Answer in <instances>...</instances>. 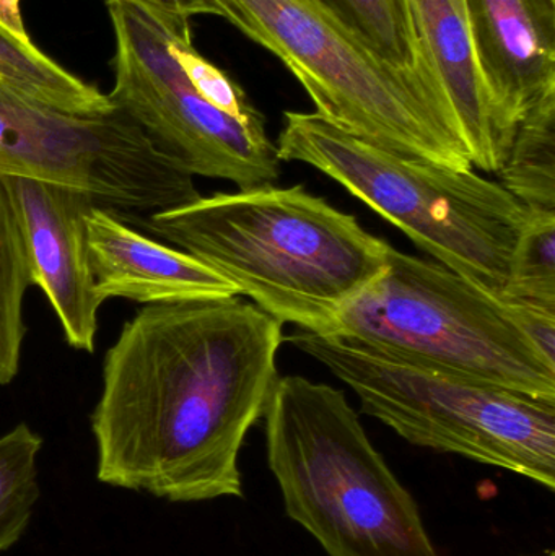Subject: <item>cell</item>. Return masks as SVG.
<instances>
[{"instance_id": "obj_9", "label": "cell", "mask_w": 555, "mask_h": 556, "mask_svg": "<svg viewBox=\"0 0 555 556\" xmlns=\"http://www.w3.org/2000/svg\"><path fill=\"white\" fill-rule=\"evenodd\" d=\"M0 176L84 192L113 212H156L198 199L194 176L160 152L119 108L74 116L0 84Z\"/></svg>"}, {"instance_id": "obj_20", "label": "cell", "mask_w": 555, "mask_h": 556, "mask_svg": "<svg viewBox=\"0 0 555 556\" xmlns=\"http://www.w3.org/2000/svg\"><path fill=\"white\" fill-rule=\"evenodd\" d=\"M166 35L169 52L189 84L205 101L237 119L248 123L266 121L263 113L251 103L243 88L194 48L191 31L172 33L166 29Z\"/></svg>"}, {"instance_id": "obj_10", "label": "cell", "mask_w": 555, "mask_h": 556, "mask_svg": "<svg viewBox=\"0 0 555 556\" xmlns=\"http://www.w3.org/2000/svg\"><path fill=\"white\" fill-rule=\"evenodd\" d=\"M3 179L25 241L33 285L48 298L65 342L94 352L98 311L104 300L88 257L85 215L93 202L67 186L23 176Z\"/></svg>"}, {"instance_id": "obj_3", "label": "cell", "mask_w": 555, "mask_h": 556, "mask_svg": "<svg viewBox=\"0 0 555 556\" xmlns=\"http://www.w3.org/2000/svg\"><path fill=\"white\" fill-rule=\"evenodd\" d=\"M263 418L287 515L328 556H440L344 392L279 376Z\"/></svg>"}, {"instance_id": "obj_21", "label": "cell", "mask_w": 555, "mask_h": 556, "mask_svg": "<svg viewBox=\"0 0 555 556\" xmlns=\"http://www.w3.org/2000/svg\"><path fill=\"white\" fill-rule=\"evenodd\" d=\"M134 7L172 33L191 31V20L201 15H217L211 0H106Z\"/></svg>"}, {"instance_id": "obj_6", "label": "cell", "mask_w": 555, "mask_h": 556, "mask_svg": "<svg viewBox=\"0 0 555 556\" xmlns=\"http://www.w3.org/2000/svg\"><path fill=\"white\" fill-rule=\"evenodd\" d=\"M348 384L362 412L414 446L458 454L555 489V402L417 365L339 336L289 337Z\"/></svg>"}, {"instance_id": "obj_8", "label": "cell", "mask_w": 555, "mask_h": 556, "mask_svg": "<svg viewBox=\"0 0 555 556\" xmlns=\"http://www.w3.org/2000/svg\"><path fill=\"white\" fill-rule=\"evenodd\" d=\"M113 25V91L108 97L153 146L191 176L237 188L274 185L280 176L266 121L248 123L205 101L168 48L166 29L134 7L108 2Z\"/></svg>"}, {"instance_id": "obj_17", "label": "cell", "mask_w": 555, "mask_h": 556, "mask_svg": "<svg viewBox=\"0 0 555 556\" xmlns=\"http://www.w3.org/2000/svg\"><path fill=\"white\" fill-rule=\"evenodd\" d=\"M42 438L26 424L0 437V554L25 534L39 502Z\"/></svg>"}, {"instance_id": "obj_16", "label": "cell", "mask_w": 555, "mask_h": 556, "mask_svg": "<svg viewBox=\"0 0 555 556\" xmlns=\"http://www.w3.org/2000/svg\"><path fill=\"white\" fill-rule=\"evenodd\" d=\"M497 173L502 188L521 204L555 211V100L521 121Z\"/></svg>"}, {"instance_id": "obj_4", "label": "cell", "mask_w": 555, "mask_h": 556, "mask_svg": "<svg viewBox=\"0 0 555 556\" xmlns=\"http://www.w3.org/2000/svg\"><path fill=\"white\" fill-rule=\"evenodd\" d=\"M283 119L280 162L305 163L335 179L436 263L501 294L530 207L472 169L407 159L319 114L287 111Z\"/></svg>"}, {"instance_id": "obj_11", "label": "cell", "mask_w": 555, "mask_h": 556, "mask_svg": "<svg viewBox=\"0 0 555 556\" xmlns=\"http://www.w3.org/2000/svg\"><path fill=\"white\" fill-rule=\"evenodd\" d=\"M492 129L507 160L521 121L555 100V0H466Z\"/></svg>"}, {"instance_id": "obj_2", "label": "cell", "mask_w": 555, "mask_h": 556, "mask_svg": "<svg viewBox=\"0 0 555 556\" xmlns=\"http://www.w3.org/2000/svg\"><path fill=\"white\" fill-rule=\"evenodd\" d=\"M143 227L227 278L267 316L319 336L387 270L391 248L303 186L199 195L150 212Z\"/></svg>"}, {"instance_id": "obj_12", "label": "cell", "mask_w": 555, "mask_h": 556, "mask_svg": "<svg viewBox=\"0 0 555 556\" xmlns=\"http://www.w3.org/2000/svg\"><path fill=\"white\" fill-rule=\"evenodd\" d=\"M85 227L91 273L103 300L160 304L240 296L227 278L178 248L143 237L110 208L91 205Z\"/></svg>"}, {"instance_id": "obj_5", "label": "cell", "mask_w": 555, "mask_h": 556, "mask_svg": "<svg viewBox=\"0 0 555 556\" xmlns=\"http://www.w3.org/2000/svg\"><path fill=\"white\" fill-rule=\"evenodd\" d=\"M211 2L282 61L329 123L407 159L472 168L452 113L430 85L391 64L318 0Z\"/></svg>"}, {"instance_id": "obj_23", "label": "cell", "mask_w": 555, "mask_h": 556, "mask_svg": "<svg viewBox=\"0 0 555 556\" xmlns=\"http://www.w3.org/2000/svg\"><path fill=\"white\" fill-rule=\"evenodd\" d=\"M547 556H555V554H554V552H551V554H550V555H547Z\"/></svg>"}, {"instance_id": "obj_19", "label": "cell", "mask_w": 555, "mask_h": 556, "mask_svg": "<svg viewBox=\"0 0 555 556\" xmlns=\"http://www.w3.org/2000/svg\"><path fill=\"white\" fill-rule=\"evenodd\" d=\"M318 2L331 10L368 45L374 46L391 64L424 78V75L417 71L413 38H411L401 0H318Z\"/></svg>"}, {"instance_id": "obj_1", "label": "cell", "mask_w": 555, "mask_h": 556, "mask_svg": "<svg viewBox=\"0 0 555 556\" xmlns=\"http://www.w3.org/2000/svg\"><path fill=\"white\" fill-rule=\"evenodd\" d=\"M282 329L240 296L137 311L104 355L98 480L172 503L241 498L238 457L279 379Z\"/></svg>"}, {"instance_id": "obj_7", "label": "cell", "mask_w": 555, "mask_h": 556, "mask_svg": "<svg viewBox=\"0 0 555 556\" xmlns=\"http://www.w3.org/2000/svg\"><path fill=\"white\" fill-rule=\"evenodd\" d=\"M329 336L555 402V363L534 345L514 304L393 247L387 270L342 309Z\"/></svg>"}, {"instance_id": "obj_14", "label": "cell", "mask_w": 555, "mask_h": 556, "mask_svg": "<svg viewBox=\"0 0 555 556\" xmlns=\"http://www.w3.org/2000/svg\"><path fill=\"white\" fill-rule=\"evenodd\" d=\"M0 84L42 106L74 116H101L116 108L108 94L71 74L35 45H23L2 31Z\"/></svg>"}, {"instance_id": "obj_22", "label": "cell", "mask_w": 555, "mask_h": 556, "mask_svg": "<svg viewBox=\"0 0 555 556\" xmlns=\"http://www.w3.org/2000/svg\"><path fill=\"white\" fill-rule=\"evenodd\" d=\"M0 31L23 45H33L22 16V0H0Z\"/></svg>"}, {"instance_id": "obj_13", "label": "cell", "mask_w": 555, "mask_h": 556, "mask_svg": "<svg viewBox=\"0 0 555 556\" xmlns=\"http://www.w3.org/2000/svg\"><path fill=\"white\" fill-rule=\"evenodd\" d=\"M417 71L443 101L482 172L504 165L476 64L466 0H401Z\"/></svg>"}, {"instance_id": "obj_15", "label": "cell", "mask_w": 555, "mask_h": 556, "mask_svg": "<svg viewBox=\"0 0 555 556\" xmlns=\"http://www.w3.org/2000/svg\"><path fill=\"white\" fill-rule=\"evenodd\" d=\"M33 285L25 241L5 179L0 176V386L18 375L26 336L23 300Z\"/></svg>"}, {"instance_id": "obj_18", "label": "cell", "mask_w": 555, "mask_h": 556, "mask_svg": "<svg viewBox=\"0 0 555 556\" xmlns=\"http://www.w3.org/2000/svg\"><path fill=\"white\" fill-rule=\"evenodd\" d=\"M499 298L555 309V211L530 207Z\"/></svg>"}]
</instances>
